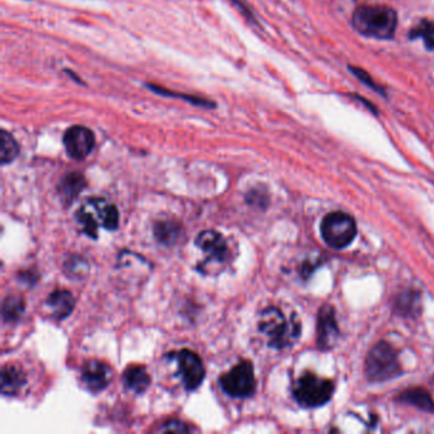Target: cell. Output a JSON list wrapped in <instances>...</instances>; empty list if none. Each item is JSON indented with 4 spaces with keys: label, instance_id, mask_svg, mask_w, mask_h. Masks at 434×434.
Segmentation results:
<instances>
[{
    "label": "cell",
    "instance_id": "obj_13",
    "mask_svg": "<svg viewBox=\"0 0 434 434\" xmlns=\"http://www.w3.org/2000/svg\"><path fill=\"white\" fill-rule=\"evenodd\" d=\"M74 297L68 290H55L46 300V306L55 320H64L73 312Z\"/></svg>",
    "mask_w": 434,
    "mask_h": 434
},
{
    "label": "cell",
    "instance_id": "obj_1",
    "mask_svg": "<svg viewBox=\"0 0 434 434\" xmlns=\"http://www.w3.org/2000/svg\"><path fill=\"white\" fill-rule=\"evenodd\" d=\"M353 27L363 36L390 40L398 27V15L386 6H362L354 12Z\"/></svg>",
    "mask_w": 434,
    "mask_h": 434
},
{
    "label": "cell",
    "instance_id": "obj_14",
    "mask_svg": "<svg viewBox=\"0 0 434 434\" xmlns=\"http://www.w3.org/2000/svg\"><path fill=\"white\" fill-rule=\"evenodd\" d=\"M26 383V377L22 371L13 366H8L1 371V394L15 395Z\"/></svg>",
    "mask_w": 434,
    "mask_h": 434
},
{
    "label": "cell",
    "instance_id": "obj_22",
    "mask_svg": "<svg viewBox=\"0 0 434 434\" xmlns=\"http://www.w3.org/2000/svg\"><path fill=\"white\" fill-rule=\"evenodd\" d=\"M409 37L412 40L421 37L428 50H434V22L428 20L420 21L419 24L410 31Z\"/></svg>",
    "mask_w": 434,
    "mask_h": 434
},
{
    "label": "cell",
    "instance_id": "obj_6",
    "mask_svg": "<svg viewBox=\"0 0 434 434\" xmlns=\"http://www.w3.org/2000/svg\"><path fill=\"white\" fill-rule=\"evenodd\" d=\"M223 391L232 398H249L256 386L255 373L251 362L242 361L232 368L219 380Z\"/></svg>",
    "mask_w": 434,
    "mask_h": 434
},
{
    "label": "cell",
    "instance_id": "obj_15",
    "mask_svg": "<svg viewBox=\"0 0 434 434\" xmlns=\"http://www.w3.org/2000/svg\"><path fill=\"white\" fill-rule=\"evenodd\" d=\"M124 382L129 390L133 391L135 394H143L148 390L150 385V375H148L146 368L134 366L126 369Z\"/></svg>",
    "mask_w": 434,
    "mask_h": 434
},
{
    "label": "cell",
    "instance_id": "obj_12",
    "mask_svg": "<svg viewBox=\"0 0 434 434\" xmlns=\"http://www.w3.org/2000/svg\"><path fill=\"white\" fill-rule=\"evenodd\" d=\"M77 219L82 226V229L86 235L92 238H97L98 227L102 226L101 213L98 199H88L84 206H81L77 214Z\"/></svg>",
    "mask_w": 434,
    "mask_h": 434
},
{
    "label": "cell",
    "instance_id": "obj_26",
    "mask_svg": "<svg viewBox=\"0 0 434 434\" xmlns=\"http://www.w3.org/2000/svg\"><path fill=\"white\" fill-rule=\"evenodd\" d=\"M350 69V72L362 82V83H364V84H367L369 88L375 89L377 92H380L381 95H383V89L380 88L377 84H375V82L371 78V75L366 72V70H363L361 68H355V67H349Z\"/></svg>",
    "mask_w": 434,
    "mask_h": 434
},
{
    "label": "cell",
    "instance_id": "obj_8",
    "mask_svg": "<svg viewBox=\"0 0 434 434\" xmlns=\"http://www.w3.org/2000/svg\"><path fill=\"white\" fill-rule=\"evenodd\" d=\"M64 147L69 157L74 160H84L95 148V134L86 126L69 127L64 135Z\"/></svg>",
    "mask_w": 434,
    "mask_h": 434
},
{
    "label": "cell",
    "instance_id": "obj_27",
    "mask_svg": "<svg viewBox=\"0 0 434 434\" xmlns=\"http://www.w3.org/2000/svg\"><path fill=\"white\" fill-rule=\"evenodd\" d=\"M160 432H175V433H184V432H190V428L187 427V424H185L180 420H169L167 423H164L162 427L158 429Z\"/></svg>",
    "mask_w": 434,
    "mask_h": 434
},
{
    "label": "cell",
    "instance_id": "obj_18",
    "mask_svg": "<svg viewBox=\"0 0 434 434\" xmlns=\"http://www.w3.org/2000/svg\"><path fill=\"white\" fill-rule=\"evenodd\" d=\"M148 88L150 89L155 95H160V96L172 97V98H180V100H185L187 102L192 103L194 106H198V107H203V109H214L215 107V103L203 98V97L192 96V95H184V93H180V92H173V91H169L167 88H163L160 86H155V84H148Z\"/></svg>",
    "mask_w": 434,
    "mask_h": 434
},
{
    "label": "cell",
    "instance_id": "obj_23",
    "mask_svg": "<svg viewBox=\"0 0 434 434\" xmlns=\"http://www.w3.org/2000/svg\"><path fill=\"white\" fill-rule=\"evenodd\" d=\"M24 311V304H23L22 298L20 297H8L3 304V318L6 323H12L17 321Z\"/></svg>",
    "mask_w": 434,
    "mask_h": 434
},
{
    "label": "cell",
    "instance_id": "obj_25",
    "mask_svg": "<svg viewBox=\"0 0 434 434\" xmlns=\"http://www.w3.org/2000/svg\"><path fill=\"white\" fill-rule=\"evenodd\" d=\"M65 272L70 278L81 279L88 272V265L84 258L73 256L70 260H68L65 264Z\"/></svg>",
    "mask_w": 434,
    "mask_h": 434
},
{
    "label": "cell",
    "instance_id": "obj_2",
    "mask_svg": "<svg viewBox=\"0 0 434 434\" xmlns=\"http://www.w3.org/2000/svg\"><path fill=\"white\" fill-rule=\"evenodd\" d=\"M258 329L269 338V346L283 349L300 336L301 325L295 320L287 321L279 309L269 307L260 315Z\"/></svg>",
    "mask_w": 434,
    "mask_h": 434
},
{
    "label": "cell",
    "instance_id": "obj_19",
    "mask_svg": "<svg viewBox=\"0 0 434 434\" xmlns=\"http://www.w3.org/2000/svg\"><path fill=\"white\" fill-rule=\"evenodd\" d=\"M18 153H20V147L13 138V135L8 133L7 130H1L0 133V162L1 164L13 162Z\"/></svg>",
    "mask_w": 434,
    "mask_h": 434
},
{
    "label": "cell",
    "instance_id": "obj_5",
    "mask_svg": "<svg viewBox=\"0 0 434 434\" xmlns=\"http://www.w3.org/2000/svg\"><path fill=\"white\" fill-rule=\"evenodd\" d=\"M321 235L332 249H344L353 242L357 235V223L353 217L344 212L327 214L321 223Z\"/></svg>",
    "mask_w": 434,
    "mask_h": 434
},
{
    "label": "cell",
    "instance_id": "obj_21",
    "mask_svg": "<svg viewBox=\"0 0 434 434\" xmlns=\"http://www.w3.org/2000/svg\"><path fill=\"white\" fill-rule=\"evenodd\" d=\"M98 204H100V213H101L103 228L115 231L118 227V208L114 204L107 203L104 199H98Z\"/></svg>",
    "mask_w": 434,
    "mask_h": 434
},
{
    "label": "cell",
    "instance_id": "obj_10",
    "mask_svg": "<svg viewBox=\"0 0 434 434\" xmlns=\"http://www.w3.org/2000/svg\"><path fill=\"white\" fill-rule=\"evenodd\" d=\"M339 336L335 311L330 304H325L317 317V343L321 349H330Z\"/></svg>",
    "mask_w": 434,
    "mask_h": 434
},
{
    "label": "cell",
    "instance_id": "obj_20",
    "mask_svg": "<svg viewBox=\"0 0 434 434\" xmlns=\"http://www.w3.org/2000/svg\"><path fill=\"white\" fill-rule=\"evenodd\" d=\"M395 307L404 316H412L414 313H418L420 309L419 293L414 290L401 293L395 302Z\"/></svg>",
    "mask_w": 434,
    "mask_h": 434
},
{
    "label": "cell",
    "instance_id": "obj_16",
    "mask_svg": "<svg viewBox=\"0 0 434 434\" xmlns=\"http://www.w3.org/2000/svg\"><path fill=\"white\" fill-rule=\"evenodd\" d=\"M400 401H404L408 404L414 405L417 408H419L424 412H434V400L431 396V394L427 390L421 389V387H415V389H409L400 394L398 396Z\"/></svg>",
    "mask_w": 434,
    "mask_h": 434
},
{
    "label": "cell",
    "instance_id": "obj_4",
    "mask_svg": "<svg viewBox=\"0 0 434 434\" xmlns=\"http://www.w3.org/2000/svg\"><path fill=\"white\" fill-rule=\"evenodd\" d=\"M335 390V385L330 380H325L313 373H306L295 381L293 396L298 404L304 408H317L325 405Z\"/></svg>",
    "mask_w": 434,
    "mask_h": 434
},
{
    "label": "cell",
    "instance_id": "obj_11",
    "mask_svg": "<svg viewBox=\"0 0 434 434\" xmlns=\"http://www.w3.org/2000/svg\"><path fill=\"white\" fill-rule=\"evenodd\" d=\"M196 246L215 263H223L228 251L224 237L215 231H203L199 233Z\"/></svg>",
    "mask_w": 434,
    "mask_h": 434
},
{
    "label": "cell",
    "instance_id": "obj_9",
    "mask_svg": "<svg viewBox=\"0 0 434 434\" xmlns=\"http://www.w3.org/2000/svg\"><path fill=\"white\" fill-rule=\"evenodd\" d=\"M112 380V369L106 363L89 361L82 369V382L87 390L97 394L104 390Z\"/></svg>",
    "mask_w": 434,
    "mask_h": 434
},
{
    "label": "cell",
    "instance_id": "obj_3",
    "mask_svg": "<svg viewBox=\"0 0 434 434\" xmlns=\"http://www.w3.org/2000/svg\"><path fill=\"white\" fill-rule=\"evenodd\" d=\"M364 372L371 382H382L401 375L396 350L386 341L377 343L368 353Z\"/></svg>",
    "mask_w": 434,
    "mask_h": 434
},
{
    "label": "cell",
    "instance_id": "obj_17",
    "mask_svg": "<svg viewBox=\"0 0 434 434\" xmlns=\"http://www.w3.org/2000/svg\"><path fill=\"white\" fill-rule=\"evenodd\" d=\"M84 187H86L84 177L78 172H73L60 181L59 192L64 199L73 201L74 198H77Z\"/></svg>",
    "mask_w": 434,
    "mask_h": 434
},
{
    "label": "cell",
    "instance_id": "obj_24",
    "mask_svg": "<svg viewBox=\"0 0 434 434\" xmlns=\"http://www.w3.org/2000/svg\"><path fill=\"white\" fill-rule=\"evenodd\" d=\"M178 228L173 223H158L155 226V235L160 240V242L172 243L176 241L178 235Z\"/></svg>",
    "mask_w": 434,
    "mask_h": 434
},
{
    "label": "cell",
    "instance_id": "obj_7",
    "mask_svg": "<svg viewBox=\"0 0 434 434\" xmlns=\"http://www.w3.org/2000/svg\"><path fill=\"white\" fill-rule=\"evenodd\" d=\"M169 357L176 361L177 372L185 387L189 391L198 389L206 377V369L199 355L192 350L184 349L175 353L172 352Z\"/></svg>",
    "mask_w": 434,
    "mask_h": 434
}]
</instances>
